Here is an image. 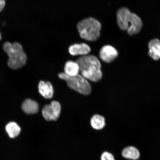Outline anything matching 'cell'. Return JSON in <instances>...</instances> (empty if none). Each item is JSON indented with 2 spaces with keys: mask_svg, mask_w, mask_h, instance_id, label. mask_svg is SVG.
Wrapping results in <instances>:
<instances>
[{
  "mask_svg": "<svg viewBox=\"0 0 160 160\" xmlns=\"http://www.w3.org/2000/svg\"><path fill=\"white\" fill-rule=\"evenodd\" d=\"M68 51L72 55H80L82 57L89 55L91 51V48L85 43H75L70 46Z\"/></svg>",
  "mask_w": 160,
  "mask_h": 160,
  "instance_id": "8",
  "label": "cell"
},
{
  "mask_svg": "<svg viewBox=\"0 0 160 160\" xmlns=\"http://www.w3.org/2000/svg\"><path fill=\"white\" fill-rule=\"evenodd\" d=\"M6 131L10 138H14L19 135L21 132V128L17 123L11 122L6 126Z\"/></svg>",
  "mask_w": 160,
  "mask_h": 160,
  "instance_id": "15",
  "label": "cell"
},
{
  "mask_svg": "<svg viewBox=\"0 0 160 160\" xmlns=\"http://www.w3.org/2000/svg\"><path fill=\"white\" fill-rule=\"evenodd\" d=\"M121 154L124 158L130 160H138L141 157L139 150L133 146L125 148L122 151Z\"/></svg>",
  "mask_w": 160,
  "mask_h": 160,
  "instance_id": "10",
  "label": "cell"
},
{
  "mask_svg": "<svg viewBox=\"0 0 160 160\" xmlns=\"http://www.w3.org/2000/svg\"><path fill=\"white\" fill-rule=\"evenodd\" d=\"M118 52L114 47L110 45H106L101 48L99 51V57L105 63H110L117 58Z\"/></svg>",
  "mask_w": 160,
  "mask_h": 160,
  "instance_id": "7",
  "label": "cell"
},
{
  "mask_svg": "<svg viewBox=\"0 0 160 160\" xmlns=\"http://www.w3.org/2000/svg\"><path fill=\"white\" fill-rule=\"evenodd\" d=\"M79 65L81 75L87 80L97 82L102 77L101 65L96 56L88 55L80 57L76 61Z\"/></svg>",
  "mask_w": 160,
  "mask_h": 160,
  "instance_id": "1",
  "label": "cell"
},
{
  "mask_svg": "<svg viewBox=\"0 0 160 160\" xmlns=\"http://www.w3.org/2000/svg\"><path fill=\"white\" fill-rule=\"evenodd\" d=\"M6 5L5 0H0V12H1L5 8Z\"/></svg>",
  "mask_w": 160,
  "mask_h": 160,
  "instance_id": "17",
  "label": "cell"
},
{
  "mask_svg": "<svg viewBox=\"0 0 160 160\" xmlns=\"http://www.w3.org/2000/svg\"><path fill=\"white\" fill-rule=\"evenodd\" d=\"M61 106L59 102L53 101L50 104L43 107L42 113L47 121H56L59 119L61 112Z\"/></svg>",
  "mask_w": 160,
  "mask_h": 160,
  "instance_id": "6",
  "label": "cell"
},
{
  "mask_svg": "<svg viewBox=\"0 0 160 160\" xmlns=\"http://www.w3.org/2000/svg\"><path fill=\"white\" fill-rule=\"evenodd\" d=\"M148 55L150 57L158 61L160 59V41L158 39L151 40L148 44Z\"/></svg>",
  "mask_w": 160,
  "mask_h": 160,
  "instance_id": "11",
  "label": "cell"
},
{
  "mask_svg": "<svg viewBox=\"0 0 160 160\" xmlns=\"http://www.w3.org/2000/svg\"><path fill=\"white\" fill-rule=\"evenodd\" d=\"M22 109L28 114H33L38 112V104L33 100L27 99L22 103Z\"/></svg>",
  "mask_w": 160,
  "mask_h": 160,
  "instance_id": "12",
  "label": "cell"
},
{
  "mask_svg": "<svg viewBox=\"0 0 160 160\" xmlns=\"http://www.w3.org/2000/svg\"><path fill=\"white\" fill-rule=\"evenodd\" d=\"M100 160H116L114 156L108 151H104L100 155Z\"/></svg>",
  "mask_w": 160,
  "mask_h": 160,
  "instance_id": "16",
  "label": "cell"
},
{
  "mask_svg": "<svg viewBox=\"0 0 160 160\" xmlns=\"http://www.w3.org/2000/svg\"><path fill=\"white\" fill-rule=\"evenodd\" d=\"M58 77L60 79L67 82L68 86L70 88L82 94L88 95L91 92V84L88 80L81 75L69 77L64 73L62 72L59 74Z\"/></svg>",
  "mask_w": 160,
  "mask_h": 160,
  "instance_id": "5",
  "label": "cell"
},
{
  "mask_svg": "<svg viewBox=\"0 0 160 160\" xmlns=\"http://www.w3.org/2000/svg\"><path fill=\"white\" fill-rule=\"evenodd\" d=\"M92 128L96 130H101L106 125L105 118L103 116L98 114L94 115L91 120Z\"/></svg>",
  "mask_w": 160,
  "mask_h": 160,
  "instance_id": "14",
  "label": "cell"
},
{
  "mask_svg": "<svg viewBox=\"0 0 160 160\" xmlns=\"http://www.w3.org/2000/svg\"><path fill=\"white\" fill-rule=\"evenodd\" d=\"M39 93L47 99H51L53 97L54 90L52 85L49 82L41 81L38 85Z\"/></svg>",
  "mask_w": 160,
  "mask_h": 160,
  "instance_id": "9",
  "label": "cell"
},
{
  "mask_svg": "<svg viewBox=\"0 0 160 160\" xmlns=\"http://www.w3.org/2000/svg\"><path fill=\"white\" fill-rule=\"evenodd\" d=\"M77 27L82 39L94 41L100 37L101 24L95 18L88 17L82 19L77 23Z\"/></svg>",
  "mask_w": 160,
  "mask_h": 160,
  "instance_id": "4",
  "label": "cell"
},
{
  "mask_svg": "<svg viewBox=\"0 0 160 160\" xmlns=\"http://www.w3.org/2000/svg\"><path fill=\"white\" fill-rule=\"evenodd\" d=\"M117 20L120 29L127 31L130 35L139 33L142 27L141 19L126 8H121L118 11Z\"/></svg>",
  "mask_w": 160,
  "mask_h": 160,
  "instance_id": "2",
  "label": "cell"
},
{
  "mask_svg": "<svg viewBox=\"0 0 160 160\" xmlns=\"http://www.w3.org/2000/svg\"><path fill=\"white\" fill-rule=\"evenodd\" d=\"M64 73L69 77H74L79 74L80 68L77 62L69 61L66 63L64 67Z\"/></svg>",
  "mask_w": 160,
  "mask_h": 160,
  "instance_id": "13",
  "label": "cell"
},
{
  "mask_svg": "<svg viewBox=\"0 0 160 160\" xmlns=\"http://www.w3.org/2000/svg\"><path fill=\"white\" fill-rule=\"evenodd\" d=\"M1 33H0V40H1Z\"/></svg>",
  "mask_w": 160,
  "mask_h": 160,
  "instance_id": "18",
  "label": "cell"
},
{
  "mask_svg": "<svg viewBox=\"0 0 160 160\" xmlns=\"http://www.w3.org/2000/svg\"><path fill=\"white\" fill-rule=\"evenodd\" d=\"M3 48L4 51L8 56V65L11 68L18 69L26 64L27 56L21 44L18 42L12 43L6 42L3 44Z\"/></svg>",
  "mask_w": 160,
  "mask_h": 160,
  "instance_id": "3",
  "label": "cell"
}]
</instances>
